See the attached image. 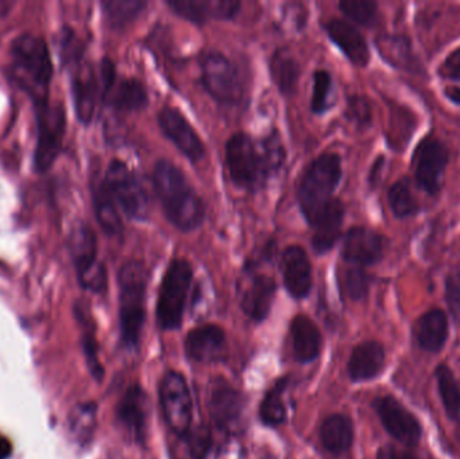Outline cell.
Instances as JSON below:
<instances>
[{"instance_id": "1", "label": "cell", "mask_w": 460, "mask_h": 459, "mask_svg": "<svg viewBox=\"0 0 460 459\" xmlns=\"http://www.w3.org/2000/svg\"><path fill=\"white\" fill-rule=\"evenodd\" d=\"M154 189L167 220L182 232L199 229L207 217V207L180 167L166 159L154 167Z\"/></svg>"}, {"instance_id": "2", "label": "cell", "mask_w": 460, "mask_h": 459, "mask_svg": "<svg viewBox=\"0 0 460 459\" xmlns=\"http://www.w3.org/2000/svg\"><path fill=\"white\" fill-rule=\"evenodd\" d=\"M10 75L34 105L49 102V86L53 78L50 51L42 38L22 34L10 46Z\"/></svg>"}, {"instance_id": "3", "label": "cell", "mask_w": 460, "mask_h": 459, "mask_svg": "<svg viewBox=\"0 0 460 459\" xmlns=\"http://www.w3.org/2000/svg\"><path fill=\"white\" fill-rule=\"evenodd\" d=\"M118 283L121 341L127 348H137L146 322L147 272L145 264L139 260L124 263L119 269Z\"/></svg>"}, {"instance_id": "4", "label": "cell", "mask_w": 460, "mask_h": 459, "mask_svg": "<svg viewBox=\"0 0 460 459\" xmlns=\"http://www.w3.org/2000/svg\"><path fill=\"white\" fill-rule=\"evenodd\" d=\"M342 180V161L334 153H324L311 162L303 174L297 190V202L308 224L332 199V194Z\"/></svg>"}, {"instance_id": "5", "label": "cell", "mask_w": 460, "mask_h": 459, "mask_svg": "<svg viewBox=\"0 0 460 459\" xmlns=\"http://www.w3.org/2000/svg\"><path fill=\"white\" fill-rule=\"evenodd\" d=\"M226 159L233 183L243 190H259L276 175L261 142H256L243 132H237L229 137Z\"/></svg>"}, {"instance_id": "6", "label": "cell", "mask_w": 460, "mask_h": 459, "mask_svg": "<svg viewBox=\"0 0 460 459\" xmlns=\"http://www.w3.org/2000/svg\"><path fill=\"white\" fill-rule=\"evenodd\" d=\"M193 277V266L185 259H174L167 267L156 305V318L164 331H175L182 325Z\"/></svg>"}, {"instance_id": "7", "label": "cell", "mask_w": 460, "mask_h": 459, "mask_svg": "<svg viewBox=\"0 0 460 459\" xmlns=\"http://www.w3.org/2000/svg\"><path fill=\"white\" fill-rule=\"evenodd\" d=\"M105 186L116 205L129 220L145 221L150 215V199L137 172L120 159H113L105 172Z\"/></svg>"}, {"instance_id": "8", "label": "cell", "mask_w": 460, "mask_h": 459, "mask_svg": "<svg viewBox=\"0 0 460 459\" xmlns=\"http://www.w3.org/2000/svg\"><path fill=\"white\" fill-rule=\"evenodd\" d=\"M69 250L78 282L85 290L102 294L107 288V269L97 258V239L85 223L77 224L69 237Z\"/></svg>"}, {"instance_id": "9", "label": "cell", "mask_w": 460, "mask_h": 459, "mask_svg": "<svg viewBox=\"0 0 460 459\" xmlns=\"http://www.w3.org/2000/svg\"><path fill=\"white\" fill-rule=\"evenodd\" d=\"M201 83L212 99L224 105H234L243 100V86L237 66L220 51H205L199 57Z\"/></svg>"}, {"instance_id": "10", "label": "cell", "mask_w": 460, "mask_h": 459, "mask_svg": "<svg viewBox=\"0 0 460 459\" xmlns=\"http://www.w3.org/2000/svg\"><path fill=\"white\" fill-rule=\"evenodd\" d=\"M35 115L38 139L34 153V169L43 174L53 166L57 156L61 153L66 118L62 105L50 104L49 102L35 105Z\"/></svg>"}, {"instance_id": "11", "label": "cell", "mask_w": 460, "mask_h": 459, "mask_svg": "<svg viewBox=\"0 0 460 459\" xmlns=\"http://www.w3.org/2000/svg\"><path fill=\"white\" fill-rule=\"evenodd\" d=\"M159 401L170 430L177 437L191 430L193 401L185 377L180 372L170 371L159 385Z\"/></svg>"}, {"instance_id": "12", "label": "cell", "mask_w": 460, "mask_h": 459, "mask_svg": "<svg viewBox=\"0 0 460 459\" xmlns=\"http://www.w3.org/2000/svg\"><path fill=\"white\" fill-rule=\"evenodd\" d=\"M450 161V150L438 137H424L413 151L412 169L416 183L429 196H437L442 189L443 175Z\"/></svg>"}, {"instance_id": "13", "label": "cell", "mask_w": 460, "mask_h": 459, "mask_svg": "<svg viewBox=\"0 0 460 459\" xmlns=\"http://www.w3.org/2000/svg\"><path fill=\"white\" fill-rule=\"evenodd\" d=\"M373 409L386 433L405 447H416L423 438V426L399 399L392 395L378 396Z\"/></svg>"}, {"instance_id": "14", "label": "cell", "mask_w": 460, "mask_h": 459, "mask_svg": "<svg viewBox=\"0 0 460 459\" xmlns=\"http://www.w3.org/2000/svg\"><path fill=\"white\" fill-rule=\"evenodd\" d=\"M208 403L210 418L217 430L229 436L238 431L243 418V398L229 382L223 377L213 379Z\"/></svg>"}, {"instance_id": "15", "label": "cell", "mask_w": 460, "mask_h": 459, "mask_svg": "<svg viewBox=\"0 0 460 459\" xmlns=\"http://www.w3.org/2000/svg\"><path fill=\"white\" fill-rule=\"evenodd\" d=\"M158 123L164 137L191 162L199 163L205 156V145L196 128L178 108L164 107L158 113Z\"/></svg>"}, {"instance_id": "16", "label": "cell", "mask_w": 460, "mask_h": 459, "mask_svg": "<svg viewBox=\"0 0 460 459\" xmlns=\"http://www.w3.org/2000/svg\"><path fill=\"white\" fill-rule=\"evenodd\" d=\"M384 239L367 226H354L343 237L342 258L354 267L373 266L384 258Z\"/></svg>"}, {"instance_id": "17", "label": "cell", "mask_w": 460, "mask_h": 459, "mask_svg": "<svg viewBox=\"0 0 460 459\" xmlns=\"http://www.w3.org/2000/svg\"><path fill=\"white\" fill-rule=\"evenodd\" d=\"M72 66V94L75 115L80 123L91 124L96 110L97 94L100 86L96 73L91 65L85 64L83 58L70 62Z\"/></svg>"}, {"instance_id": "18", "label": "cell", "mask_w": 460, "mask_h": 459, "mask_svg": "<svg viewBox=\"0 0 460 459\" xmlns=\"http://www.w3.org/2000/svg\"><path fill=\"white\" fill-rule=\"evenodd\" d=\"M167 5L181 18L204 26L210 21H228L241 8L238 0H167Z\"/></svg>"}, {"instance_id": "19", "label": "cell", "mask_w": 460, "mask_h": 459, "mask_svg": "<svg viewBox=\"0 0 460 459\" xmlns=\"http://www.w3.org/2000/svg\"><path fill=\"white\" fill-rule=\"evenodd\" d=\"M283 283L295 299L307 298L313 288V267L307 253L300 245H289L280 259Z\"/></svg>"}, {"instance_id": "20", "label": "cell", "mask_w": 460, "mask_h": 459, "mask_svg": "<svg viewBox=\"0 0 460 459\" xmlns=\"http://www.w3.org/2000/svg\"><path fill=\"white\" fill-rule=\"evenodd\" d=\"M327 37L345 54L346 58L356 66H367L370 61L369 45L367 38L350 22L332 18L323 24Z\"/></svg>"}, {"instance_id": "21", "label": "cell", "mask_w": 460, "mask_h": 459, "mask_svg": "<svg viewBox=\"0 0 460 459\" xmlns=\"http://www.w3.org/2000/svg\"><path fill=\"white\" fill-rule=\"evenodd\" d=\"M118 419L137 444H145L148 431V398L139 385H131L124 393L118 406Z\"/></svg>"}, {"instance_id": "22", "label": "cell", "mask_w": 460, "mask_h": 459, "mask_svg": "<svg viewBox=\"0 0 460 459\" xmlns=\"http://www.w3.org/2000/svg\"><path fill=\"white\" fill-rule=\"evenodd\" d=\"M226 348V331L213 323L194 328L185 340L186 355L196 363L209 364L220 360Z\"/></svg>"}, {"instance_id": "23", "label": "cell", "mask_w": 460, "mask_h": 459, "mask_svg": "<svg viewBox=\"0 0 460 459\" xmlns=\"http://www.w3.org/2000/svg\"><path fill=\"white\" fill-rule=\"evenodd\" d=\"M276 290L278 286L273 278L264 274L252 275L241 293V309L254 322H261L272 309Z\"/></svg>"}, {"instance_id": "24", "label": "cell", "mask_w": 460, "mask_h": 459, "mask_svg": "<svg viewBox=\"0 0 460 459\" xmlns=\"http://www.w3.org/2000/svg\"><path fill=\"white\" fill-rule=\"evenodd\" d=\"M413 339L424 352L440 353L450 334L448 317L443 310L432 309L421 314L413 323Z\"/></svg>"}, {"instance_id": "25", "label": "cell", "mask_w": 460, "mask_h": 459, "mask_svg": "<svg viewBox=\"0 0 460 459\" xmlns=\"http://www.w3.org/2000/svg\"><path fill=\"white\" fill-rule=\"evenodd\" d=\"M345 220L342 201L332 199L314 220L313 248L319 255L330 252L337 244Z\"/></svg>"}, {"instance_id": "26", "label": "cell", "mask_w": 460, "mask_h": 459, "mask_svg": "<svg viewBox=\"0 0 460 459\" xmlns=\"http://www.w3.org/2000/svg\"><path fill=\"white\" fill-rule=\"evenodd\" d=\"M385 348L378 341L361 342L349 358L348 372L354 383L369 382L383 374L385 368Z\"/></svg>"}, {"instance_id": "27", "label": "cell", "mask_w": 460, "mask_h": 459, "mask_svg": "<svg viewBox=\"0 0 460 459\" xmlns=\"http://www.w3.org/2000/svg\"><path fill=\"white\" fill-rule=\"evenodd\" d=\"M292 350L297 363H313L322 348V334L316 323L305 314H297L292 320L291 328Z\"/></svg>"}, {"instance_id": "28", "label": "cell", "mask_w": 460, "mask_h": 459, "mask_svg": "<svg viewBox=\"0 0 460 459\" xmlns=\"http://www.w3.org/2000/svg\"><path fill=\"white\" fill-rule=\"evenodd\" d=\"M378 53L391 66L405 72H418L419 59L412 50L411 40L405 35L385 34L376 40Z\"/></svg>"}, {"instance_id": "29", "label": "cell", "mask_w": 460, "mask_h": 459, "mask_svg": "<svg viewBox=\"0 0 460 459\" xmlns=\"http://www.w3.org/2000/svg\"><path fill=\"white\" fill-rule=\"evenodd\" d=\"M104 100L112 108L123 112H137L148 105V93L146 86L137 78H123L115 83Z\"/></svg>"}, {"instance_id": "30", "label": "cell", "mask_w": 460, "mask_h": 459, "mask_svg": "<svg viewBox=\"0 0 460 459\" xmlns=\"http://www.w3.org/2000/svg\"><path fill=\"white\" fill-rule=\"evenodd\" d=\"M321 441L324 449L334 455L350 450L354 441V426L348 415H330L321 428Z\"/></svg>"}, {"instance_id": "31", "label": "cell", "mask_w": 460, "mask_h": 459, "mask_svg": "<svg viewBox=\"0 0 460 459\" xmlns=\"http://www.w3.org/2000/svg\"><path fill=\"white\" fill-rule=\"evenodd\" d=\"M93 204L96 218L105 234L119 237L123 234V221L116 207L115 199L108 191L104 182L93 186Z\"/></svg>"}, {"instance_id": "32", "label": "cell", "mask_w": 460, "mask_h": 459, "mask_svg": "<svg viewBox=\"0 0 460 459\" xmlns=\"http://www.w3.org/2000/svg\"><path fill=\"white\" fill-rule=\"evenodd\" d=\"M289 384V377L276 380L275 384L265 393L260 404V419L265 426L278 428L286 422L287 407L284 395Z\"/></svg>"}, {"instance_id": "33", "label": "cell", "mask_w": 460, "mask_h": 459, "mask_svg": "<svg viewBox=\"0 0 460 459\" xmlns=\"http://www.w3.org/2000/svg\"><path fill=\"white\" fill-rule=\"evenodd\" d=\"M177 438L172 459H207L213 444L212 433L205 426L191 428Z\"/></svg>"}, {"instance_id": "34", "label": "cell", "mask_w": 460, "mask_h": 459, "mask_svg": "<svg viewBox=\"0 0 460 459\" xmlns=\"http://www.w3.org/2000/svg\"><path fill=\"white\" fill-rule=\"evenodd\" d=\"M438 391L448 419H460V384L450 366L439 364L435 369Z\"/></svg>"}, {"instance_id": "35", "label": "cell", "mask_w": 460, "mask_h": 459, "mask_svg": "<svg viewBox=\"0 0 460 459\" xmlns=\"http://www.w3.org/2000/svg\"><path fill=\"white\" fill-rule=\"evenodd\" d=\"M272 78L283 94H292L300 77V67L296 59L287 51H276L270 61Z\"/></svg>"}, {"instance_id": "36", "label": "cell", "mask_w": 460, "mask_h": 459, "mask_svg": "<svg viewBox=\"0 0 460 459\" xmlns=\"http://www.w3.org/2000/svg\"><path fill=\"white\" fill-rule=\"evenodd\" d=\"M102 13L112 29H126L147 7L143 0H105L102 3Z\"/></svg>"}, {"instance_id": "37", "label": "cell", "mask_w": 460, "mask_h": 459, "mask_svg": "<svg viewBox=\"0 0 460 459\" xmlns=\"http://www.w3.org/2000/svg\"><path fill=\"white\" fill-rule=\"evenodd\" d=\"M388 202L397 218L413 217L420 210L418 199L411 190L408 178H402L389 189Z\"/></svg>"}, {"instance_id": "38", "label": "cell", "mask_w": 460, "mask_h": 459, "mask_svg": "<svg viewBox=\"0 0 460 459\" xmlns=\"http://www.w3.org/2000/svg\"><path fill=\"white\" fill-rule=\"evenodd\" d=\"M340 10L346 18L364 27H373L378 22V5L372 0H342Z\"/></svg>"}, {"instance_id": "39", "label": "cell", "mask_w": 460, "mask_h": 459, "mask_svg": "<svg viewBox=\"0 0 460 459\" xmlns=\"http://www.w3.org/2000/svg\"><path fill=\"white\" fill-rule=\"evenodd\" d=\"M313 99L311 110L314 113L327 112L332 104V78L327 70L319 69L314 73Z\"/></svg>"}, {"instance_id": "40", "label": "cell", "mask_w": 460, "mask_h": 459, "mask_svg": "<svg viewBox=\"0 0 460 459\" xmlns=\"http://www.w3.org/2000/svg\"><path fill=\"white\" fill-rule=\"evenodd\" d=\"M372 278L361 267L349 269L345 275V287L353 301H362L369 294Z\"/></svg>"}, {"instance_id": "41", "label": "cell", "mask_w": 460, "mask_h": 459, "mask_svg": "<svg viewBox=\"0 0 460 459\" xmlns=\"http://www.w3.org/2000/svg\"><path fill=\"white\" fill-rule=\"evenodd\" d=\"M346 116L359 128H367L372 123V107L364 96H350L348 99Z\"/></svg>"}, {"instance_id": "42", "label": "cell", "mask_w": 460, "mask_h": 459, "mask_svg": "<svg viewBox=\"0 0 460 459\" xmlns=\"http://www.w3.org/2000/svg\"><path fill=\"white\" fill-rule=\"evenodd\" d=\"M446 302L456 325L460 326V269H454L446 279Z\"/></svg>"}, {"instance_id": "43", "label": "cell", "mask_w": 460, "mask_h": 459, "mask_svg": "<svg viewBox=\"0 0 460 459\" xmlns=\"http://www.w3.org/2000/svg\"><path fill=\"white\" fill-rule=\"evenodd\" d=\"M83 344L89 371H91L94 380L102 382V377H104V368L100 364L99 356H97V344L96 340H94L93 331H85L83 337Z\"/></svg>"}, {"instance_id": "44", "label": "cell", "mask_w": 460, "mask_h": 459, "mask_svg": "<svg viewBox=\"0 0 460 459\" xmlns=\"http://www.w3.org/2000/svg\"><path fill=\"white\" fill-rule=\"evenodd\" d=\"M96 404L86 403L78 407L77 431L81 436L89 437L94 428V415H96Z\"/></svg>"}, {"instance_id": "45", "label": "cell", "mask_w": 460, "mask_h": 459, "mask_svg": "<svg viewBox=\"0 0 460 459\" xmlns=\"http://www.w3.org/2000/svg\"><path fill=\"white\" fill-rule=\"evenodd\" d=\"M439 75L450 80L460 81V48L451 51L439 67Z\"/></svg>"}, {"instance_id": "46", "label": "cell", "mask_w": 460, "mask_h": 459, "mask_svg": "<svg viewBox=\"0 0 460 459\" xmlns=\"http://www.w3.org/2000/svg\"><path fill=\"white\" fill-rule=\"evenodd\" d=\"M376 459H420L408 447H399L396 445H384L378 449Z\"/></svg>"}, {"instance_id": "47", "label": "cell", "mask_w": 460, "mask_h": 459, "mask_svg": "<svg viewBox=\"0 0 460 459\" xmlns=\"http://www.w3.org/2000/svg\"><path fill=\"white\" fill-rule=\"evenodd\" d=\"M445 94L450 102L460 105V86H448L445 89Z\"/></svg>"}, {"instance_id": "48", "label": "cell", "mask_w": 460, "mask_h": 459, "mask_svg": "<svg viewBox=\"0 0 460 459\" xmlns=\"http://www.w3.org/2000/svg\"><path fill=\"white\" fill-rule=\"evenodd\" d=\"M11 452H13V447H11L8 439H5L4 437H0V459H7L10 457Z\"/></svg>"}, {"instance_id": "49", "label": "cell", "mask_w": 460, "mask_h": 459, "mask_svg": "<svg viewBox=\"0 0 460 459\" xmlns=\"http://www.w3.org/2000/svg\"><path fill=\"white\" fill-rule=\"evenodd\" d=\"M384 166V158L383 156H380L378 158V161H376L375 166H373L372 172H370V182H372V185H375L376 182H377V177L380 175L381 169H383Z\"/></svg>"}, {"instance_id": "50", "label": "cell", "mask_w": 460, "mask_h": 459, "mask_svg": "<svg viewBox=\"0 0 460 459\" xmlns=\"http://www.w3.org/2000/svg\"><path fill=\"white\" fill-rule=\"evenodd\" d=\"M267 459H272V458H267Z\"/></svg>"}]
</instances>
